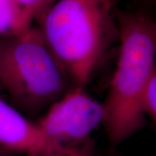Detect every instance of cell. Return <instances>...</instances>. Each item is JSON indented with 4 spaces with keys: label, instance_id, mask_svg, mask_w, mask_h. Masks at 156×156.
<instances>
[{
    "label": "cell",
    "instance_id": "cell-2",
    "mask_svg": "<svg viewBox=\"0 0 156 156\" xmlns=\"http://www.w3.org/2000/svg\"><path fill=\"white\" fill-rule=\"evenodd\" d=\"M115 0H56L38 22L73 86L86 87L118 40Z\"/></svg>",
    "mask_w": 156,
    "mask_h": 156
},
{
    "label": "cell",
    "instance_id": "cell-4",
    "mask_svg": "<svg viewBox=\"0 0 156 156\" xmlns=\"http://www.w3.org/2000/svg\"><path fill=\"white\" fill-rule=\"evenodd\" d=\"M103 104L86 91L72 86L50 105L36 122L48 137L82 156H95L87 147L91 134L103 123Z\"/></svg>",
    "mask_w": 156,
    "mask_h": 156
},
{
    "label": "cell",
    "instance_id": "cell-10",
    "mask_svg": "<svg viewBox=\"0 0 156 156\" xmlns=\"http://www.w3.org/2000/svg\"><path fill=\"white\" fill-rule=\"evenodd\" d=\"M144 2H147V3H156V0H142Z\"/></svg>",
    "mask_w": 156,
    "mask_h": 156
},
{
    "label": "cell",
    "instance_id": "cell-6",
    "mask_svg": "<svg viewBox=\"0 0 156 156\" xmlns=\"http://www.w3.org/2000/svg\"><path fill=\"white\" fill-rule=\"evenodd\" d=\"M32 22L15 0H0V37L23 33L32 25Z\"/></svg>",
    "mask_w": 156,
    "mask_h": 156
},
{
    "label": "cell",
    "instance_id": "cell-7",
    "mask_svg": "<svg viewBox=\"0 0 156 156\" xmlns=\"http://www.w3.org/2000/svg\"><path fill=\"white\" fill-rule=\"evenodd\" d=\"M32 21L38 23L56 0H15Z\"/></svg>",
    "mask_w": 156,
    "mask_h": 156
},
{
    "label": "cell",
    "instance_id": "cell-1",
    "mask_svg": "<svg viewBox=\"0 0 156 156\" xmlns=\"http://www.w3.org/2000/svg\"><path fill=\"white\" fill-rule=\"evenodd\" d=\"M116 67L106 100L102 126L111 148L143 127V99L156 66V21L144 11L116 10Z\"/></svg>",
    "mask_w": 156,
    "mask_h": 156
},
{
    "label": "cell",
    "instance_id": "cell-9",
    "mask_svg": "<svg viewBox=\"0 0 156 156\" xmlns=\"http://www.w3.org/2000/svg\"><path fill=\"white\" fill-rule=\"evenodd\" d=\"M16 155L13 152L6 149L5 147H0V156H13Z\"/></svg>",
    "mask_w": 156,
    "mask_h": 156
},
{
    "label": "cell",
    "instance_id": "cell-3",
    "mask_svg": "<svg viewBox=\"0 0 156 156\" xmlns=\"http://www.w3.org/2000/svg\"><path fill=\"white\" fill-rule=\"evenodd\" d=\"M0 83L16 106L30 114L46 110L73 86L33 25L15 37H0Z\"/></svg>",
    "mask_w": 156,
    "mask_h": 156
},
{
    "label": "cell",
    "instance_id": "cell-5",
    "mask_svg": "<svg viewBox=\"0 0 156 156\" xmlns=\"http://www.w3.org/2000/svg\"><path fill=\"white\" fill-rule=\"evenodd\" d=\"M0 147L25 156H82L51 140L16 108L0 98Z\"/></svg>",
    "mask_w": 156,
    "mask_h": 156
},
{
    "label": "cell",
    "instance_id": "cell-8",
    "mask_svg": "<svg viewBox=\"0 0 156 156\" xmlns=\"http://www.w3.org/2000/svg\"><path fill=\"white\" fill-rule=\"evenodd\" d=\"M143 110L156 123V66L144 95Z\"/></svg>",
    "mask_w": 156,
    "mask_h": 156
}]
</instances>
